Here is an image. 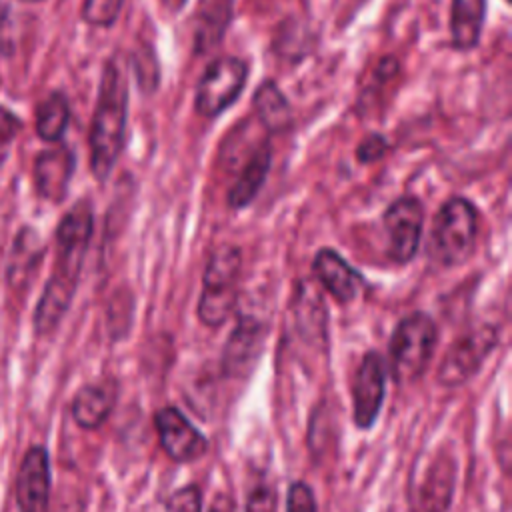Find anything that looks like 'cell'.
<instances>
[{
	"instance_id": "7a4b0ae2",
	"label": "cell",
	"mask_w": 512,
	"mask_h": 512,
	"mask_svg": "<svg viewBox=\"0 0 512 512\" xmlns=\"http://www.w3.org/2000/svg\"><path fill=\"white\" fill-rule=\"evenodd\" d=\"M128 78L122 62L114 56L104 64L96 108L90 126V168L94 178L104 182L116 166L126 134Z\"/></svg>"
},
{
	"instance_id": "1f68e13d",
	"label": "cell",
	"mask_w": 512,
	"mask_h": 512,
	"mask_svg": "<svg viewBox=\"0 0 512 512\" xmlns=\"http://www.w3.org/2000/svg\"><path fill=\"white\" fill-rule=\"evenodd\" d=\"M26 2H40V0H26Z\"/></svg>"
},
{
	"instance_id": "9c48e42d",
	"label": "cell",
	"mask_w": 512,
	"mask_h": 512,
	"mask_svg": "<svg viewBox=\"0 0 512 512\" xmlns=\"http://www.w3.org/2000/svg\"><path fill=\"white\" fill-rule=\"evenodd\" d=\"M496 340L498 336L490 326L476 328L456 340L440 364L438 380L444 386H460L468 382L480 370Z\"/></svg>"
},
{
	"instance_id": "f546056e",
	"label": "cell",
	"mask_w": 512,
	"mask_h": 512,
	"mask_svg": "<svg viewBox=\"0 0 512 512\" xmlns=\"http://www.w3.org/2000/svg\"><path fill=\"white\" fill-rule=\"evenodd\" d=\"M210 512H234V504L228 496H218L216 502L212 504Z\"/></svg>"
},
{
	"instance_id": "d6986e66",
	"label": "cell",
	"mask_w": 512,
	"mask_h": 512,
	"mask_svg": "<svg viewBox=\"0 0 512 512\" xmlns=\"http://www.w3.org/2000/svg\"><path fill=\"white\" fill-rule=\"evenodd\" d=\"M486 0H452L450 38L456 50H472L482 34Z\"/></svg>"
},
{
	"instance_id": "8fae6325",
	"label": "cell",
	"mask_w": 512,
	"mask_h": 512,
	"mask_svg": "<svg viewBox=\"0 0 512 512\" xmlns=\"http://www.w3.org/2000/svg\"><path fill=\"white\" fill-rule=\"evenodd\" d=\"M50 458L44 446H30L16 474L18 512H48Z\"/></svg>"
},
{
	"instance_id": "6da1fadb",
	"label": "cell",
	"mask_w": 512,
	"mask_h": 512,
	"mask_svg": "<svg viewBox=\"0 0 512 512\" xmlns=\"http://www.w3.org/2000/svg\"><path fill=\"white\" fill-rule=\"evenodd\" d=\"M94 218L88 202H78L66 212L56 228V260L34 312V330L48 336L64 318L82 270L92 238Z\"/></svg>"
},
{
	"instance_id": "5bb4252c",
	"label": "cell",
	"mask_w": 512,
	"mask_h": 512,
	"mask_svg": "<svg viewBox=\"0 0 512 512\" xmlns=\"http://www.w3.org/2000/svg\"><path fill=\"white\" fill-rule=\"evenodd\" d=\"M312 272L324 290L340 304L356 300L364 290V278L336 250L322 248L314 254Z\"/></svg>"
},
{
	"instance_id": "83f0119b",
	"label": "cell",
	"mask_w": 512,
	"mask_h": 512,
	"mask_svg": "<svg viewBox=\"0 0 512 512\" xmlns=\"http://www.w3.org/2000/svg\"><path fill=\"white\" fill-rule=\"evenodd\" d=\"M246 512H276V492L268 486H258L250 492Z\"/></svg>"
},
{
	"instance_id": "ffe728a7",
	"label": "cell",
	"mask_w": 512,
	"mask_h": 512,
	"mask_svg": "<svg viewBox=\"0 0 512 512\" xmlns=\"http://www.w3.org/2000/svg\"><path fill=\"white\" fill-rule=\"evenodd\" d=\"M252 102H254V110H256L260 124L270 134L284 132L290 126L292 112H290L286 96L282 94V90L278 88L276 82H270V80L262 82L258 86V90L254 92Z\"/></svg>"
},
{
	"instance_id": "9a60e30c",
	"label": "cell",
	"mask_w": 512,
	"mask_h": 512,
	"mask_svg": "<svg viewBox=\"0 0 512 512\" xmlns=\"http://www.w3.org/2000/svg\"><path fill=\"white\" fill-rule=\"evenodd\" d=\"M74 152L66 146L44 150L34 162V184L38 194L50 202H62L74 174Z\"/></svg>"
},
{
	"instance_id": "603a6c76",
	"label": "cell",
	"mask_w": 512,
	"mask_h": 512,
	"mask_svg": "<svg viewBox=\"0 0 512 512\" xmlns=\"http://www.w3.org/2000/svg\"><path fill=\"white\" fill-rule=\"evenodd\" d=\"M324 302L314 294L308 286H304V292L296 298V324L304 336L320 338L324 336L326 328V314H324Z\"/></svg>"
},
{
	"instance_id": "7c38bea8",
	"label": "cell",
	"mask_w": 512,
	"mask_h": 512,
	"mask_svg": "<svg viewBox=\"0 0 512 512\" xmlns=\"http://www.w3.org/2000/svg\"><path fill=\"white\" fill-rule=\"evenodd\" d=\"M160 444L174 462H192L206 454L208 440L186 420V416L172 406L156 412L154 418Z\"/></svg>"
},
{
	"instance_id": "f1b7e54d",
	"label": "cell",
	"mask_w": 512,
	"mask_h": 512,
	"mask_svg": "<svg viewBox=\"0 0 512 512\" xmlns=\"http://www.w3.org/2000/svg\"><path fill=\"white\" fill-rule=\"evenodd\" d=\"M386 152V140L380 134H370L368 138H364L360 142V146L356 148V156L360 162L368 164V162H376L378 158H382Z\"/></svg>"
},
{
	"instance_id": "cb8c5ba5",
	"label": "cell",
	"mask_w": 512,
	"mask_h": 512,
	"mask_svg": "<svg viewBox=\"0 0 512 512\" xmlns=\"http://www.w3.org/2000/svg\"><path fill=\"white\" fill-rule=\"evenodd\" d=\"M124 0H84L82 18L92 26H112Z\"/></svg>"
},
{
	"instance_id": "7402d4cb",
	"label": "cell",
	"mask_w": 512,
	"mask_h": 512,
	"mask_svg": "<svg viewBox=\"0 0 512 512\" xmlns=\"http://www.w3.org/2000/svg\"><path fill=\"white\" fill-rule=\"evenodd\" d=\"M70 120V104L62 92H52L38 104L36 132L42 140L56 142L62 138Z\"/></svg>"
},
{
	"instance_id": "2e32d148",
	"label": "cell",
	"mask_w": 512,
	"mask_h": 512,
	"mask_svg": "<svg viewBox=\"0 0 512 512\" xmlns=\"http://www.w3.org/2000/svg\"><path fill=\"white\" fill-rule=\"evenodd\" d=\"M118 388L114 380H100L84 384L72 398V418L84 430H96L102 426L114 404H116Z\"/></svg>"
},
{
	"instance_id": "d4e9b609",
	"label": "cell",
	"mask_w": 512,
	"mask_h": 512,
	"mask_svg": "<svg viewBox=\"0 0 512 512\" xmlns=\"http://www.w3.org/2000/svg\"><path fill=\"white\" fill-rule=\"evenodd\" d=\"M286 512H316V500L308 484L294 482L288 490Z\"/></svg>"
},
{
	"instance_id": "4dcf8cb0",
	"label": "cell",
	"mask_w": 512,
	"mask_h": 512,
	"mask_svg": "<svg viewBox=\"0 0 512 512\" xmlns=\"http://www.w3.org/2000/svg\"><path fill=\"white\" fill-rule=\"evenodd\" d=\"M162 2V6L168 10V12H178L184 4H186V0H160Z\"/></svg>"
},
{
	"instance_id": "4fadbf2b",
	"label": "cell",
	"mask_w": 512,
	"mask_h": 512,
	"mask_svg": "<svg viewBox=\"0 0 512 512\" xmlns=\"http://www.w3.org/2000/svg\"><path fill=\"white\" fill-rule=\"evenodd\" d=\"M264 338H266V326L260 320H256L254 316H240L224 346V356H222L224 372L232 378L250 374L264 346Z\"/></svg>"
},
{
	"instance_id": "3957f363",
	"label": "cell",
	"mask_w": 512,
	"mask_h": 512,
	"mask_svg": "<svg viewBox=\"0 0 512 512\" xmlns=\"http://www.w3.org/2000/svg\"><path fill=\"white\" fill-rule=\"evenodd\" d=\"M478 210L460 196L446 200L436 212L426 242L430 260L444 268L462 266L476 250Z\"/></svg>"
},
{
	"instance_id": "44dd1931",
	"label": "cell",
	"mask_w": 512,
	"mask_h": 512,
	"mask_svg": "<svg viewBox=\"0 0 512 512\" xmlns=\"http://www.w3.org/2000/svg\"><path fill=\"white\" fill-rule=\"evenodd\" d=\"M40 256H42V244L38 242L34 230H30V228L20 230V234L12 246V256H10L8 270H6L8 282L14 288L24 286L28 282L32 270L36 268V262Z\"/></svg>"
},
{
	"instance_id": "4316f807",
	"label": "cell",
	"mask_w": 512,
	"mask_h": 512,
	"mask_svg": "<svg viewBox=\"0 0 512 512\" xmlns=\"http://www.w3.org/2000/svg\"><path fill=\"white\" fill-rule=\"evenodd\" d=\"M170 512H200V490L196 486H184L176 490L168 500Z\"/></svg>"
},
{
	"instance_id": "5b68a950",
	"label": "cell",
	"mask_w": 512,
	"mask_h": 512,
	"mask_svg": "<svg viewBox=\"0 0 512 512\" xmlns=\"http://www.w3.org/2000/svg\"><path fill=\"white\" fill-rule=\"evenodd\" d=\"M458 462L450 448L422 454L412 468L410 512H448L456 486Z\"/></svg>"
},
{
	"instance_id": "30bf717a",
	"label": "cell",
	"mask_w": 512,
	"mask_h": 512,
	"mask_svg": "<svg viewBox=\"0 0 512 512\" xmlns=\"http://www.w3.org/2000/svg\"><path fill=\"white\" fill-rule=\"evenodd\" d=\"M386 368L378 352L370 350L364 354L352 384L354 400V422L358 428H370L382 408L386 392Z\"/></svg>"
},
{
	"instance_id": "ac0fdd59",
	"label": "cell",
	"mask_w": 512,
	"mask_h": 512,
	"mask_svg": "<svg viewBox=\"0 0 512 512\" xmlns=\"http://www.w3.org/2000/svg\"><path fill=\"white\" fill-rule=\"evenodd\" d=\"M270 164H272V150H270L268 142H262L246 158L234 184L230 186V190L226 194V202L230 208L238 210V208H246L248 204H252L256 194L260 192L262 184L266 182Z\"/></svg>"
},
{
	"instance_id": "277c9868",
	"label": "cell",
	"mask_w": 512,
	"mask_h": 512,
	"mask_svg": "<svg viewBox=\"0 0 512 512\" xmlns=\"http://www.w3.org/2000/svg\"><path fill=\"white\" fill-rule=\"evenodd\" d=\"M240 270L242 256L238 248L218 246L210 252L198 300V318L204 326L216 328L234 312L238 302Z\"/></svg>"
},
{
	"instance_id": "e0dca14e",
	"label": "cell",
	"mask_w": 512,
	"mask_h": 512,
	"mask_svg": "<svg viewBox=\"0 0 512 512\" xmlns=\"http://www.w3.org/2000/svg\"><path fill=\"white\" fill-rule=\"evenodd\" d=\"M232 0H198L192 18V44L196 54L216 48L232 18Z\"/></svg>"
},
{
	"instance_id": "484cf974",
	"label": "cell",
	"mask_w": 512,
	"mask_h": 512,
	"mask_svg": "<svg viewBox=\"0 0 512 512\" xmlns=\"http://www.w3.org/2000/svg\"><path fill=\"white\" fill-rule=\"evenodd\" d=\"M18 132H20V120L10 110L0 106V164L6 160Z\"/></svg>"
},
{
	"instance_id": "ba28073f",
	"label": "cell",
	"mask_w": 512,
	"mask_h": 512,
	"mask_svg": "<svg viewBox=\"0 0 512 512\" xmlns=\"http://www.w3.org/2000/svg\"><path fill=\"white\" fill-rule=\"evenodd\" d=\"M388 232V258L396 264L410 262L420 246L424 208L412 196L396 198L382 216Z\"/></svg>"
},
{
	"instance_id": "8992f818",
	"label": "cell",
	"mask_w": 512,
	"mask_h": 512,
	"mask_svg": "<svg viewBox=\"0 0 512 512\" xmlns=\"http://www.w3.org/2000/svg\"><path fill=\"white\" fill-rule=\"evenodd\" d=\"M436 324L424 312H412L404 316L390 338L392 376L398 384H408L420 378L436 348Z\"/></svg>"
},
{
	"instance_id": "52a82bcc",
	"label": "cell",
	"mask_w": 512,
	"mask_h": 512,
	"mask_svg": "<svg viewBox=\"0 0 512 512\" xmlns=\"http://www.w3.org/2000/svg\"><path fill=\"white\" fill-rule=\"evenodd\" d=\"M248 80V66L236 56H220L212 60L194 94V108L202 118H216L228 110L242 94Z\"/></svg>"
}]
</instances>
